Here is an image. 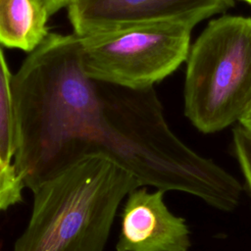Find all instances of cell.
<instances>
[{
    "instance_id": "cell-1",
    "label": "cell",
    "mask_w": 251,
    "mask_h": 251,
    "mask_svg": "<svg viewBox=\"0 0 251 251\" xmlns=\"http://www.w3.org/2000/svg\"><path fill=\"white\" fill-rule=\"evenodd\" d=\"M76 34L49 33L13 75L18 148L13 164L30 190L79 160L104 155L140 186L179 191L226 211L240 182L183 143L168 126L154 87L89 77Z\"/></svg>"
},
{
    "instance_id": "cell-2",
    "label": "cell",
    "mask_w": 251,
    "mask_h": 251,
    "mask_svg": "<svg viewBox=\"0 0 251 251\" xmlns=\"http://www.w3.org/2000/svg\"><path fill=\"white\" fill-rule=\"evenodd\" d=\"M137 187L104 155L79 160L31 189L30 217L13 251H103L122 201Z\"/></svg>"
},
{
    "instance_id": "cell-3",
    "label": "cell",
    "mask_w": 251,
    "mask_h": 251,
    "mask_svg": "<svg viewBox=\"0 0 251 251\" xmlns=\"http://www.w3.org/2000/svg\"><path fill=\"white\" fill-rule=\"evenodd\" d=\"M251 102V18L211 21L189 49L184 113L204 133L238 121Z\"/></svg>"
},
{
    "instance_id": "cell-4",
    "label": "cell",
    "mask_w": 251,
    "mask_h": 251,
    "mask_svg": "<svg viewBox=\"0 0 251 251\" xmlns=\"http://www.w3.org/2000/svg\"><path fill=\"white\" fill-rule=\"evenodd\" d=\"M213 15L125 23L80 35V63L94 80L130 89H145L186 61L190 34Z\"/></svg>"
},
{
    "instance_id": "cell-5",
    "label": "cell",
    "mask_w": 251,
    "mask_h": 251,
    "mask_svg": "<svg viewBox=\"0 0 251 251\" xmlns=\"http://www.w3.org/2000/svg\"><path fill=\"white\" fill-rule=\"evenodd\" d=\"M165 191L146 186L131 190L122 212L117 251H189L190 230L185 220L173 214Z\"/></svg>"
},
{
    "instance_id": "cell-6",
    "label": "cell",
    "mask_w": 251,
    "mask_h": 251,
    "mask_svg": "<svg viewBox=\"0 0 251 251\" xmlns=\"http://www.w3.org/2000/svg\"><path fill=\"white\" fill-rule=\"evenodd\" d=\"M231 0H72L68 18L80 36L115 25L210 13L215 15Z\"/></svg>"
},
{
    "instance_id": "cell-7",
    "label": "cell",
    "mask_w": 251,
    "mask_h": 251,
    "mask_svg": "<svg viewBox=\"0 0 251 251\" xmlns=\"http://www.w3.org/2000/svg\"><path fill=\"white\" fill-rule=\"evenodd\" d=\"M43 0H0V45L30 53L49 34Z\"/></svg>"
},
{
    "instance_id": "cell-8",
    "label": "cell",
    "mask_w": 251,
    "mask_h": 251,
    "mask_svg": "<svg viewBox=\"0 0 251 251\" xmlns=\"http://www.w3.org/2000/svg\"><path fill=\"white\" fill-rule=\"evenodd\" d=\"M12 80L13 75L0 48V157L6 163H13L18 148Z\"/></svg>"
},
{
    "instance_id": "cell-9",
    "label": "cell",
    "mask_w": 251,
    "mask_h": 251,
    "mask_svg": "<svg viewBox=\"0 0 251 251\" xmlns=\"http://www.w3.org/2000/svg\"><path fill=\"white\" fill-rule=\"evenodd\" d=\"M25 187L13 163H6L0 157V212L22 202Z\"/></svg>"
},
{
    "instance_id": "cell-10",
    "label": "cell",
    "mask_w": 251,
    "mask_h": 251,
    "mask_svg": "<svg viewBox=\"0 0 251 251\" xmlns=\"http://www.w3.org/2000/svg\"><path fill=\"white\" fill-rule=\"evenodd\" d=\"M233 149L251 197V136L240 126L233 130Z\"/></svg>"
},
{
    "instance_id": "cell-11",
    "label": "cell",
    "mask_w": 251,
    "mask_h": 251,
    "mask_svg": "<svg viewBox=\"0 0 251 251\" xmlns=\"http://www.w3.org/2000/svg\"><path fill=\"white\" fill-rule=\"evenodd\" d=\"M44 3L47 6V9L50 13V15H54L59 10L68 7L72 0H43Z\"/></svg>"
},
{
    "instance_id": "cell-12",
    "label": "cell",
    "mask_w": 251,
    "mask_h": 251,
    "mask_svg": "<svg viewBox=\"0 0 251 251\" xmlns=\"http://www.w3.org/2000/svg\"><path fill=\"white\" fill-rule=\"evenodd\" d=\"M239 126L251 136V102L238 120Z\"/></svg>"
},
{
    "instance_id": "cell-13",
    "label": "cell",
    "mask_w": 251,
    "mask_h": 251,
    "mask_svg": "<svg viewBox=\"0 0 251 251\" xmlns=\"http://www.w3.org/2000/svg\"><path fill=\"white\" fill-rule=\"evenodd\" d=\"M242 1H245V2H247V3H249L251 5V0H242Z\"/></svg>"
}]
</instances>
